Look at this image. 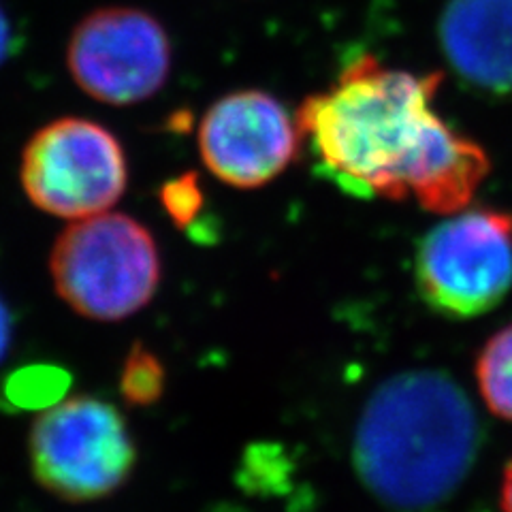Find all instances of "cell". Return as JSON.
Segmentation results:
<instances>
[{
  "mask_svg": "<svg viewBox=\"0 0 512 512\" xmlns=\"http://www.w3.org/2000/svg\"><path fill=\"white\" fill-rule=\"evenodd\" d=\"M440 73L414 75L359 56L297 111L316 169L357 199L404 201L451 216L491 171L487 152L436 111Z\"/></svg>",
  "mask_w": 512,
  "mask_h": 512,
  "instance_id": "cell-1",
  "label": "cell"
},
{
  "mask_svg": "<svg viewBox=\"0 0 512 512\" xmlns=\"http://www.w3.org/2000/svg\"><path fill=\"white\" fill-rule=\"evenodd\" d=\"M480 446L474 404L457 380L412 370L367 399L352 442L363 487L393 510L440 506L468 478Z\"/></svg>",
  "mask_w": 512,
  "mask_h": 512,
  "instance_id": "cell-2",
  "label": "cell"
},
{
  "mask_svg": "<svg viewBox=\"0 0 512 512\" xmlns=\"http://www.w3.org/2000/svg\"><path fill=\"white\" fill-rule=\"evenodd\" d=\"M56 293L79 316L118 323L154 299L163 263L156 239L126 214L73 220L50 254Z\"/></svg>",
  "mask_w": 512,
  "mask_h": 512,
  "instance_id": "cell-3",
  "label": "cell"
},
{
  "mask_svg": "<svg viewBox=\"0 0 512 512\" xmlns=\"http://www.w3.org/2000/svg\"><path fill=\"white\" fill-rule=\"evenodd\" d=\"M28 457L37 483L73 504L109 498L137 466L122 412L94 395L67 397L41 412L30 429Z\"/></svg>",
  "mask_w": 512,
  "mask_h": 512,
  "instance_id": "cell-4",
  "label": "cell"
},
{
  "mask_svg": "<svg viewBox=\"0 0 512 512\" xmlns=\"http://www.w3.org/2000/svg\"><path fill=\"white\" fill-rule=\"evenodd\" d=\"M414 276L427 306L448 318H476L512 288V214L472 207L446 216L416 248Z\"/></svg>",
  "mask_w": 512,
  "mask_h": 512,
  "instance_id": "cell-5",
  "label": "cell"
},
{
  "mask_svg": "<svg viewBox=\"0 0 512 512\" xmlns=\"http://www.w3.org/2000/svg\"><path fill=\"white\" fill-rule=\"evenodd\" d=\"M20 182L37 210L82 220L105 214L128 186V160L118 137L88 118H58L28 139Z\"/></svg>",
  "mask_w": 512,
  "mask_h": 512,
  "instance_id": "cell-6",
  "label": "cell"
},
{
  "mask_svg": "<svg viewBox=\"0 0 512 512\" xmlns=\"http://www.w3.org/2000/svg\"><path fill=\"white\" fill-rule=\"evenodd\" d=\"M171 58L163 24L135 7L88 13L67 45V67L79 90L118 107L148 101L163 88Z\"/></svg>",
  "mask_w": 512,
  "mask_h": 512,
  "instance_id": "cell-7",
  "label": "cell"
},
{
  "mask_svg": "<svg viewBox=\"0 0 512 512\" xmlns=\"http://www.w3.org/2000/svg\"><path fill=\"white\" fill-rule=\"evenodd\" d=\"M199 154L214 178L233 188H261L293 163L301 148L297 118L267 92L239 90L218 99L199 124Z\"/></svg>",
  "mask_w": 512,
  "mask_h": 512,
  "instance_id": "cell-8",
  "label": "cell"
},
{
  "mask_svg": "<svg viewBox=\"0 0 512 512\" xmlns=\"http://www.w3.org/2000/svg\"><path fill=\"white\" fill-rule=\"evenodd\" d=\"M438 41L461 88L485 101H512V0H448Z\"/></svg>",
  "mask_w": 512,
  "mask_h": 512,
  "instance_id": "cell-9",
  "label": "cell"
},
{
  "mask_svg": "<svg viewBox=\"0 0 512 512\" xmlns=\"http://www.w3.org/2000/svg\"><path fill=\"white\" fill-rule=\"evenodd\" d=\"M71 374L52 363H30L0 378V410L45 412L69 397Z\"/></svg>",
  "mask_w": 512,
  "mask_h": 512,
  "instance_id": "cell-10",
  "label": "cell"
},
{
  "mask_svg": "<svg viewBox=\"0 0 512 512\" xmlns=\"http://www.w3.org/2000/svg\"><path fill=\"white\" fill-rule=\"evenodd\" d=\"M474 376L487 410L502 421H512V325L495 331L480 348Z\"/></svg>",
  "mask_w": 512,
  "mask_h": 512,
  "instance_id": "cell-11",
  "label": "cell"
},
{
  "mask_svg": "<svg viewBox=\"0 0 512 512\" xmlns=\"http://www.w3.org/2000/svg\"><path fill=\"white\" fill-rule=\"evenodd\" d=\"M118 387L128 406H154L165 395L167 387V370L163 361L146 344L135 342L124 359Z\"/></svg>",
  "mask_w": 512,
  "mask_h": 512,
  "instance_id": "cell-12",
  "label": "cell"
},
{
  "mask_svg": "<svg viewBox=\"0 0 512 512\" xmlns=\"http://www.w3.org/2000/svg\"><path fill=\"white\" fill-rule=\"evenodd\" d=\"M165 210L178 224H190L201 210V192L192 178H182L165 188Z\"/></svg>",
  "mask_w": 512,
  "mask_h": 512,
  "instance_id": "cell-13",
  "label": "cell"
},
{
  "mask_svg": "<svg viewBox=\"0 0 512 512\" xmlns=\"http://www.w3.org/2000/svg\"><path fill=\"white\" fill-rule=\"evenodd\" d=\"M18 41H15V30L7 18L5 9L0 7V64H5L9 56L15 52Z\"/></svg>",
  "mask_w": 512,
  "mask_h": 512,
  "instance_id": "cell-14",
  "label": "cell"
},
{
  "mask_svg": "<svg viewBox=\"0 0 512 512\" xmlns=\"http://www.w3.org/2000/svg\"><path fill=\"white\" fill-rule=\"evenodd\" d=\"M11 338H13V318L7 303L0 299V361H3L9 352Z\"/></svg>",
  "mask_w": 512,
  "mask_h": 512,
  "instance_id": "cell-15",
  "label": "cell"
},
{
  "mask_svg": "<svg viewBox=\"0 0 512 512\" xmlns=\"http://www.w3.org/2000/svg\"><path fill=\"white\" fill-rule=\"evenodd\" d=\"M500 506H502V512H512V459L506 463L504 474H502Z\"/></svg>",
  "mask_w": 512,
  "mask_h": 512,
  "instance_id": "cell-16",
  "label": "cell"
}]
</instances>
